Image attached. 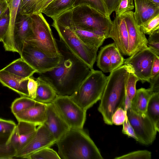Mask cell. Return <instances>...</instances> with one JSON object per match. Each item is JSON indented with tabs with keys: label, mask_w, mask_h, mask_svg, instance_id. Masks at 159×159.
<instances>
[{
	"label": "cell",
	"mask_w": 159,
	"mask_h": 159,
	"mask_svg": "<svg viewBox=\"0 0 159 159\" xmlns=\"http://www.w3.org/2000/svg\"><path fill=\"white\" fill-rule=\"evenodd\" d=\"M134 8L133 0H121L115 11L116 16H120L123 13L131 11Z\"/></svg>",
	"instance_id": "obj_40"
},
{
	"label": "cell",
	"mask_w": 159,
	"mask_h": 159,
	"mask_svg": "<svg viewBox=\"0 0 159 159\" xmlns=\"http://www.w3.org/2000/svg\"><path fill=\"white\" fill-rule=\"evenodd\" d=\"M9 139L0 136V159H10L15 157L17 152L8 143Z\"/></svg>",
	"instance_id": "obj_32"
},
{
	"label": "cell",
	"mask_w": 159,
	"mask_h": 159,
	"mask_svg": "<svg viewBox=\"0 0 159 159\" xmlns=\"http://www.w3.org/2000/svg\"><path fill=\"white\" fill-rule=\"evenodd\" d=\"M152 3L157 6L159 7V0H150Z\"/></svg>",
	"instance_id": "obj_50"
},
{
	"label": "cell",
	"mask_w": 159,
	"mask_h": 159,
	"mask_svg": "<svg viewBox=\"0 0 159 159\" xmlns=\"http://www.w3.org/2000/svg\"><path fill=\"white\" fill-rule=\"evenodd\" d=\"M14 75L25 78L32 76L36 71L20 57L2 69Z\"/></svg>",
	"instance_id": "obj_25"
},
{
	"label": "cell",
	"mask_w": 159,
	"mask_h": 159,
	"mask_svg": "<svg viewBox=\"0 0 159 159\" xmlns=\"http://www.w3.org/2000/svg\"><path fill=\"white\" fill-rule=\"evenodd\" d=\"M121 15L124 17L127 28L129 37L128 56L130 57L147 48L148 40L137 25L132 11L125 12Z\"/></svg>",
	"instance_id": "obj_12"
},
{
	"label": "cell",
	"mask_w": 159,
	"mask_h": 159,
	"mask_svg": "<svg viewBox=\"0 0 159 159\" xmlns=\"http://www.w3.org/2000/svg\"><path fill=\"white\" fill-rule=\"evenodd\" d=\"M112 25L108 38H111L121 54L128 55L129 37L125 21L122 15L116 16L113 21Z\"/></svg>",
	"instance_id": "obj_15"
},
{
	"label": "cell",
	"mask_w": 159,
	"mask_h": 159,
	"mask_svg": "<svg viewBox=\"0 0 159 159\" xmlns=\"http://www.w3.org/2000/svg\"><path fill=\"white\" fill-rule=\"evenodd\" d=\"M139 26L142 32L149 35L159 31V14L151 18Z\"/></svg>",
	"instance_id": "obj_34"
},
{
	"label": "cell",
	"mask_w": 159,
	"mask_h": 159,
	"mask_svg": "<svg viewBox=\"0 0 159 159\" xmlns=\"http://www.w3.org/2000/svg\"><path fill=\"white\" fill-rule=\"evenodd\" d=\"M125 60L115 43H111L110 51L111 72L123 65Z\"/></svg>",
	"instance_id": "obj_33"
},
{
	"label": "cell",
	"mask_w": 159,
	"mask_h": 159,
	"mask_svg": "<svg viewBox=\"0 0 159 159\" xmlns=\"http://www.w3.org/2000/svg\"><path fill=\"white\" fill-rule=\"evenodd\" d=\"M111 43L101 48L97 57V66L103 72H111L110 51Z\"/></svg>",
	"instance_id": "obj_29"
},
{
	"label": "cell",
	"mask_w": 159,
	"mask_h": 159,
	"mask_svg": "<svg viewBox=\"0 0 159 159\" xmlns=\"http://www.w3.org/2000/svg\"><path fill=\"white\" fill-rule=\"evenodd\" d=\"M127 70L126 65L110 72L100 99L98 110L102 116L104 122L113 125L112 116L119 108L125 110L126 97L125 75Z\"/></svg>",
	"instance_id": "obj_4"
},
{
	"label": "cell",
	"mask_w": 159,
	"mask_h": 159,
	"mask_svg": "<svg viewBox=\"0 0 159 159\" xmlns=\"http://www.w3.org/2000/svg\"><path fill=\"white\" fill-rule=\"evenodd\" d=\"M159 92L154 93L148 104L146 113L159 131Z\"/></svg>",
	"instance_id": "obj_28"
},
{
	"label": "cell",
	"mask_w": 159,
	"mask_h": 159,
	"mask_svg": "<svg viewBox=\"0 0 159 159\" xmlns=\"http://www.w3.org/2000/svg\"><path fill=\"white\" fill-rule=\"evenodd\" d=\"M122 125V133L127 135L129 137L132 138L138 141V139L134 129L128 120L127 117Z\"/></svg>",
	"instance_id": "obj_44"
},
{
	"label": "cell",
	"mask_w": 159,
	"mask_h": 159,
	"mask_svg": "<svg viewBox=\"0 0 159 159\" xmlns=\"http://www.w3.org/2000/svg\"><path fill=\"white\" fill-rule=\"evenodd\" d=\"M156 55L148 47L125 59L124 64L130 67L142 83L149 82L152 64Z\"/></svg>",
	"instance_id": "obj_11"
},
{
	"label": "cell",
	"mask_w": 159,
	"mask_h": 159,
	"mask_svg": "<svg viewBox=\"0 0 159 159\" xmlns=\"http://www.w3.org/2000/svg\"><path fill=\"white\" fill-rule=\"evenodd\" d=\"M29 78L17 76L3 69L0 70V82L21 96L29 97L27 89Z\"/></svg>",
	"instance_id": "obj_18"
},
{
	"label": "cell",
	"mask_w": 159,
	"mask_h": 159,
	"mask_svg": "<svg viewBox=\"0 0 159 159\" xmlns=\"http://www.w3.org/2000/svg\"><path fill=\"white\" fill-rule=\"evenodd\" d=\"M52 0H43L37 5L34 14L42 13V11Z\"/></svg>",
	"instance_id": "obj_48"
},
{
	"label": "cell",
	"mask_w": 159,
	"mask_h": 159,
	"mask_svg": "<svg viewBox=\"0 0 159 159\" xmlns=\"http://www.w3.org/2000/svg\"><path fill=\"white\" fill-rule=\"evenodd\" d=\"M72 18L75 28L102 35L106 39L112 25L110 17L85 4L72 9Z\"/></svg>",
	"instance_id": "obj_5"
},
{
	"label": "cell",
	"mask_w": 159,
	"mask_h": 159,
	"mask_svg": "<svg viewBox=\"0 0 159 159\" xmlns=\"http://www.w3.org/2000/svg\"><path fill=\"white\" fill-rule=\"evenodd\" d=\"M148 46L157 55L159 56V31L149 35Z\"/></svg>",
	"instance_id": "obj_41"
},
{
	"label": "cell",
	"mask_w": 159,
	"mask_h": 159,
	"mask_svg": "<svg viewBox=\"0 0 159 159\" xmlns=\"http://www.w3.org/2000/svg\"><path fill=\"white\" fill-rule=\"evenodd\" d=\"M125 111L128 120L134 129L138 142L145 145L152 143L158 131L146 113L137 114L130 107L127 108Z\"/></svg>",
	"instance_id": "obj_10"
},
{
	"label": "cell",
	"mask_w": 159,
	"mask_h": 159,
	"mask_svg": "<svg viewBox=\"0 0 159 159\" xmlns=\"http://www.w3.org/2000/svg\"><path fill=\"white\" fill-rule=\"evenodd\" d=\"M10 23V12L8 8L0 17V41L2 42L8 31Z\"/></svg>",
	"instance_id": "obj_38"
},
{
	"label": "cell",
	"mask_w": 159,
	"mask_h": 159,
	"mask_svg": "<svg viewBox=\"0 0 159 159\" xmlns=\"http://www.w3.org/2000/svg\"><path fill=\"white\" fill-rule=\"evenodd\" d=\"M33 35L25 42L32 44L52 57L61 55L57 41L50 26L42 13L30 15Z\"/></svg>",
	"instance_id": "obj_7"
},
{
	"label": "cell",
	"mask_w": 159,
	"mask_h": 159,
	"mask_svg": "<svg viewBox=\"0 0 159 159\" xmlns=\"http://www.w3.org/2000/svg\"><path fill=\"white\" fill-rule=\"evenodd\" d=\"M21 0H8L10 23L6 37L2 42L6 51L16 52L13 44L14 30Z\"/></svg>",
	"instance_id": "obj_21"
},
{
	"label": "cell",
	"mask_w": 159,
	"mask_h": 159,
	"mask_svg": "<svg viewBox=\"0 0 159 159\" xmlns=\"http://www.w3.org/2000/svg\"><path fill=\"white\" fill-rule=\"evenodd\" d=\"M37 103L29 97L22 96L15 99L12 102L11 107V111L14 115L34 106Z\"/></svg>",
	"instance_id": "obj_30"
},
{
	"label": "cell",
	"mask_w": 159,
	"mask_h": 159,
	"mask_svg": "<svg viewBox=\"0 0 159 159\" xmlns=\"http://www.w3.org/2000/svg\"><path fill=\"white\" fill-rule=\"evenodd\" d=\"M28 159H61L58 153L50 147L38 150L26 156Z\"/></svg>",
	"instance_id": "obj_31"
},
{
	"label": "cell",
	"mask_w": 159,
	"mask_h": 159,
	"mask_svg": "<svg viewBox=\"0 0 159 159\" xmlns=\"http://www.w3.org/2000/svg\"><path fill=\"white\" fill-rule=\"evenodd\" d=\"M36 80L38 84L34 100L38 102L43 104L52 103L57 96L53 87L40 76Z\"/></svg>",
	"instance_id": "obj_23"
},
{
	"label": "cell",
	"mask_w": 159,
	"mask_h": 159,
	"mask_svg": "<svg viewBox=\"0 0 159 159\" xmlns=\"http://www.w3.org/2000/svg\"><path fill=\"white\" fill-rule=\"evenodd\" d=\"M127 70L125 75V85L126 97L125 104V110L130 107L131 101L134 96L136 91V84L139 80L135 75L130 67L125 65Z\"/></svg>",
	"instance_id": "obj_26"
},
{
	"label": "cell",
	"mask_w": 159,
	"mask_h": 159,
	"mask_svg": "<svg viewBox=\"0 0 159 159\" xmlns=\"http://www.w3.org/2000/svg\"><path fill=\"white\" fill-rule=\"evenodd\" d=\"M151 153L147 150L135 151L122 156L116 157L115 159H150L151 157Z\"/></svg>",
	"instance_id": "obj_39"
},
{
	"label": "cell",
	"mask_w": 159,
	"mask_h": 159,
	"mask_svg": "<svg viewBox=\"0 0 159 159\" xmlns=\"http://www.w3.org/2000/svg\"><path fill=\"white\" fill-rule=\"evenodd\" d=\"M150 87L154 93L159 92V75L150 80Z\"/></svg>",
	"instance_id": "obj_47"
},
{
	"label": "cell",
	"mask_w": 159,
	"mask_h": 159,
	"mask_svg": "<svg viewBox=\"0 0 159 159\" xmlns=\"http://www.w3.org/2000/svg\"><path fill=\"white\" fill-rule=\"evenodd\" d=\"M56 141L45 125L43 124L40 125L37 127L34 135L29 142L17 152L15 157L24 158L38 150L50 147L56 143Z\"/></svg>",
	"instance_id": "obj_13"
},
{
	"label": "cell",
	"mask_w": 159,
	"mask_h": 159,
	"mask_svg": "<svg viewBox=\"0 0 159 159\" xmlns=\"http://www.w3.org/2000/svg\"><path fill=\"white\" fill-rule=\"evenodd\" d=\"M43 124L57 141L70 129L52 103L46 104L45 118Z\"/></svg>",
	"instance_id": "obj_16"
},
{
	"label": "cell",
	"mask_w": 159,
	"mask_h": 159,
	"mask_svg": "<svg viewBox=\"0 0 159 159\" xmlns=\"http://www.w3.org/2000/svg\"><path fill=\"white\" fill-rule=\"evenodd\" d=\"M18 122L8 142L17 152L29 142L35 133L37 126H38L24 121Z\"/></svg>",
	"instance_id": "obj_14"
},
{
	"label": "cell",
	"mask_w": 159,
	"mask_h": 159,
	"mask_svg": "<svg viewBox=\"0 0 159 159\" xmlns=\"http://www.w3.org/2000/svg\"><path fill=\"white\" fill-rule=\"evenodd\" d=\"M14 122L0 118V136L10 138L16 126Z\"/></svg>",
	"instance_id": "obj_37"
},
{
	"label": "cell",
	"mask_w": 159,
	"mask_h": 159,
	"mask_svg": "<svg viewBox=\"0 0 159 159\" xmlns=\"http://www.w3.org/2000/svg\"><path fill=\"white\" fill-rule=\"evenodd\" d=\"M8 8V3L7 0H0V17Z\"/></svg>",
	"instance_id": "obj_49"
},
{
	"label": "cell",
	"mask_w": 159,
	"mask_h": 159,
	"mask_svg": "<svg viewBox=\"0 0 159 159\" xmlns=\"http://www.w3.org/2000/svg\"><path fill=\"white\" fill-rule=\"evenodd\" d=\"M76 0H53L42 11L52 19L73 9Z\"/></svg>",
	"instance_id": "obj_24"
},
{
	"label": "cell",
	"mask_w": 159,
	"mask_h": 159,
	"mask_svg": "<svg viewBox=\"0 0 159 159\" xmlns=\"http://www.w3.org/2000/svg\"><path fill=\"white\" fill-rule=\"evenodd\" d=\"M109 16L115 11L121 0H104Z\"/></svg>",
	"instance_id": "obj_45"
},
{
	"label": "cell",
	"mask_w": 159,
	"mask_h": 159,
	"mask_svg": "<svg viewBox=\"0 0 159 159\" xmlns=\"http://www.w3.org/2000/svg\"><path fill=\"white\" fill-rule=\"evenodd\" d=\"M38 84L36 78L35 79L33 76L29 78L27 84L29 97L34 100L36 97Z\"/></svg>",
	"instance_id": "obj_43"
},
{
	"label": "cell",
	"mask_w": 159,
	"mask_h": 159,
	"mask_svg": "<svg viewBox=\"0 0 159 159\" xmlns=\"http://www.w3.org/2000/svg\"><path fill=\"white\" fill-rule=\"evenodd\" d=\"M126 111L122 108H118L114 113L111 118L113 124L122 125L127 118Z\"/></svg>",
	"instance_id": "obj_42"
},
{
	"label": "cell",
	"mask_w": 159,
	"mask_h": 159,
	"mask_svg": "<svg viewBox=\"0 0 159 159\" xmlns=\"http://www.w3.org/2000/svg\"><path fill=\"white\" fill-rule=\"evenodd\" d=\"M107 80L102 71L93 69L70 97L80 107L87 111L100 100Z\"/></svg>",
	"instance_id": "obj_6"
},
{
	"label": "cell",
	"mask_w": 159,
	"mask_h": 159,
	"mask_svg": "<svg viewBox=\"0 0 159 159\" xmlns=\"http://www.w3.org/2000/svg\"><path fill=\"white\" fill-rule=\"evenodd\" d=\"M59 43L61 56L59 64L52 70L39 74V76L52 86L57 95L70 96L89 75L91 70L60 40Z\"/></svg>",
	"instance_id": "obj_1"
},
{
	"label": "cell",
	"mask_w": 159,
	"mask_h": 159,
	"mask_svg": "<svg viewBox=\"0 0 159 159\" xmlns=\"http://www.w3.org/2000/svg\"><path fill=\"white\" fill-rule=\"evenodd\" d=\"M46 104L38 102L34 106L14 115L18 121H24L39 126L44 122Z\"/></svg>",
	"instance_id": "obj_19"
},
{
	"label": "cell",
	"mask_w": 159,
	"mask_h": 159,
	"mask_svg": "<svg viewBox=\"0 0 159 159\" xmlns=\"http://www.w3.org/2000/svg\"><path fill=\"white\" fill-rule=\"evenodd\" d=\"M72 9L53 19L52 25L57 32L60 40L73 54L91 70L93 69L98 49L84 43L75 33L72 18Z\"/></svg>",
	"instance_id": "obj_2"
},
{
	"label": "cell",
	"mask_w": 159,
	"mask_h": 159,
	"mask_svg": "<svg viewBox=\"0 0 159 159\" xmlns=\"http://www.w3.org/2000/svg\"><path fill=\"white\" fill-rule=\"evenodd\" d=\"M61 159H102L100 151L83 129L70 128L56 141Z\"/></svg>",
	"instance_id": "obj_3"
},
{
	"label": "cell",
	"mask_w": 159,
	"mask_h": 159,
	"mask_svg": "<svg viewBox=\"0 0 159 159\" xmlns=\"http://www.w3.org/2000/svg\"><path fill=\"white\" fill-rule=\"evenodd\" d=\"M31 23L30 15L19 14L17 16L14 27L13 44L16 52L20 55L25 40L33 36Z\"/></svg>",
	"instance_id": "obj_17"
},
{
	"label": "cell",
	"mask_w": 159,
	"mask_h": 159,
	"mask_svg": "<svg viewBox=\"0 0 159 159\" xmlns=\"http://www.w3.org/2000/svg\"><path fill=\"white\" fill-rule=\"evenodd\" d=\"M155 93L150 88H141L136 89L135 94L131 102L130 108L135 113L139 114L146 113L148 102Z\"/></svg>",
	"instance_id": "obj_22"
},
{
	"label": "cell",
	"mask_w": 159,
	"mask_h": 159,
	"mask_svg": "<svg viewBox=\"0 0 159 159\" xmlns=\"http://www.w3.org/2000/svg\"><path fill=\"white\" fill-rule=\"evenodd\" d=\"M7 0V1L8 0Z\"/></svg>",
	"instance_id": "obj_51"
},
{
	"label": "cell",
	"mask_w": 159,
	"mask_h": 159,
	"mask_svg": "<svg viewBox=\"0 0 159 159\" xmlns=\"http://www.w3.org/2000/svg\"><path fill=\"white\" fill-rule=\"evenodd\" d=\"M75 33L85 44L98 49L106 39L104 35L85 30L75 28Z\"/></svg>",
	"instance_id": "obj_27"
},
{
	"label": "cell",
	"mask_w": 159,
	"mask_h": 159,
	"mask_svg": "<svg viewBox=\"0 0 159 159\" xmlns=\"http://www.w3.org/2000/svg\"><path fill=\"white\" fill-rule=\"evenodd\" d=\"M52 103L70 128L83 129L87 111L76 103L70 96L57 95Z\"/></svg>",
	"instance_id": "obj_8"
},
{
	"label": "cell",
	"mask_w": 159,
	"mask_h": 159,
	"mask_svg": "<svg viewBox=\"0 0 159 159\" xmlns=\"http://www.w3.org/2000/svg\"><path fill=\"white\" fill-rule=\"evenodd\" d=\"M159 75V56L156 55L152 67L150 79Z\"/></svg>",
	"instance_id": "obj_46"
},
{
	"label": "cell",
	"mask_w": 159,
	"mask_h": 159,
	"mask_svg": "<svg viewBox=\"0 0 159 159\" xmlns=\"http://www.w3.org/2000/svg\"><path fill=\"white\" fill-rule=\"evenodd\" d=\"M83 4L87 5L106 16L110 17L104 0H76L75 7Z\"/></svg>",
	"instance_id": "obj_35"
},
{
	"label": "cell",
	"mask_w": 159,
	"mask_h": 159,
	"mask_svg": "<svg viewBox=\"0 0 159 159\" xmlns=\"http://www.w3.org/2000/svg\"><path fill=\"white\" fill-rule=\"evenodd\" d=\"M135 11L134 15L139 26L159 14V7L150 0H134Z\"/></svg>",
	"instance_id": "obj_20"
},
{
	"label": "cell",
	"mask_w": 159,
	"mask_h": 159,
	"mask_svg": "<svg viewBox=\"0 0 159 159\" xmlns=\"http://www.w3.org/2000/svg\"><path fill=\"white\" fill-rule=\"evenodd\" d=\"M43 0H21L19 13L22 15H31L34 13L38 4Z\"/></svg>",
	"instance_id": "obj_36"
},
{
	"label": "cell",
	"mask_w": 159,
	"mask_h": 159,
	"mask_svg": "<svg viewBox=\"0 0 159 159\" xmlns=\"http://www.w3.org/2000/svg\"><path fill=\"white\" fill-rule=\"evenodd\" d=\"M20 55L39 74L57 66L61 57V54L57 57H50L34 45L25 42Z\"/></svg>",
	"instance_id": "obj_9"
}]
</instances>
